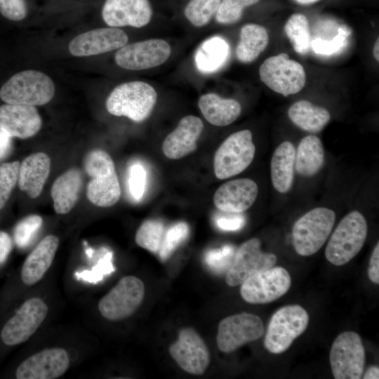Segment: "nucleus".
Here are the masks:
<instances>
[{
    "instance_id": "obj_41",
    "label": "nucleus",
    "mask_w": 379,
    "mask_h": 379,
    "mask_svg": "<svg viewBox=\"0 0 379 379\" xmlns=\"http://www.w3.org/2000/svg\"><path fill=\"white\" fill-rule=\"evenodd\" d=\"M20 163H4L0 166V209L8 201L12 190L18 180Z\"/></svg>"
},
{
    "instance_id": "obj_13",
    "label": "nucleus",
    "mask_w": 379,
    "mask_h": 379,
    "mask_svg": "<svg viewBox=\"0 0 379 379\" xmlns=\"http://www.w3.org/2000/svg\"><path fill=\"white\" fill-rule=\"evenodd\" d=\"M171 54L169 44L161 39H151L126 44L114 55L118 66L128 70H143L164 63Z\"/></svg>"
},
{
    "instance_id": "obj_52",
    "label": "nucleus",
    "mask_w": 379,
    "mask_h": 379,
    "mask_svg": "<svg viewBox=\"0 0 379 379\" xmlns=\"http://www.w3.org/2000/svg\"><path fill=\"white\" fill-rule=\"evenodd\" d=\"M294 1L301 5H309V4H314L319 1V0H294Z\"/></svg>"
},
{
    "instance_id": "obj_47",
    "label": "nucleus",
    "mask_w": 379,
    "mask_h": 379,
    "mask_svg": "<svg viewBox=\"0 0 379 379\" xmlns=\"http://www.w3.org/2000/svg\"><path fill=\"white\" fill-rule=\"evenodd\" d=\"M11 249L12 240L10 236L4 232H0V265L6 261Z\"/></svg>"
},
{
    "instance_id": "obj_42",
    "label": "nucleus",
    "mask_w": 379,
    "mask_h": 379,
    "mask_svg": "<svg viewBox=\"0 0 379 379\" xmlns=\"http://www.w3.org/2000/svg\"><path fill=\"white\" fill-rule=\"evenodd\" d=\"M147 173L140 164H134L129 168L128 189L131 196L136 200H140L145 190Z\"/></svg>"
},
{
    "instance_id": "obj_51",
    "label": "nucleus",
    "mask_w": 379,
    "mask_h": 379,
    "mask_svg": "<svg viewBox=\"0 0 379 379\" xmlns=\"http://www.w3.org/2000/svg\"><path fill=\"white\" fill-rule=\"evenodd\" d=\"M85 244V252L88 258H91L94 254V251L91 247L88 246L86 242Z\"/></svg>"
},
{
    "instance_id": "obj_8",
    "label": "nucleus",
    "mask_w": 379,
    "mask_h": 379,
    "mask_svg": "<svg viewBox=\"0 0 379 379\" xmlns=\"http://www.w3.org/2000/svg\"><path fill=\"white\" fill-rule=\"evenodd\" d=\"M365 359L364 346L360 335L354 331L341 333L333 341L329 354L334 378H361Z\"/></svg>"
},
{
    "instance_id": "obj_46",
    "label": "nucleus",
    "mask_w": 379,
    "mask_h": 379,
    "mask_svg": "<svg viewBox=\"0 0 379 379\" xmlns=\"http://www.w3.org/2000/svg\"><path fill=\"white\" fill-rule=\"evenodd\" d=\"M368 277L374 284H379V243L375 246L370 258Z\"/></svg>"
},
{
    "instance_id": "obj_31",
    "label": "nucleus",
    "mask_w": 379,
    "mask_h": 379,
    "mask_svg": "<svg viewBox=\"0 0 379 379\" xmlns=\"http://www.w3.org/2000/svg\"><path fill=\"white\" fill-rule=\"evenodd\" d=\"M86 195L95 206L109 207L114 205L121 197L116 171L107 175L93 178L88 185Z\"/></svg>"
},
{
    "instance_id": "obj_6",
    "label": "nucleus",
    "mask_w": 379,
    "mask_h": 379,
    "mask_svg": "<svg viewBox=\"0 0 379 379\" xmlns=\"http://www.w3.org/2000/svg\"><path fill=\"white\" fill-rule=\"evenodd\" d=\"M255 147L250 130L231 134L216 150L213 168L217 178L224 180L243 172L253 160Z\"/></svg>"
},
{
    "instance_id": "obj_50",
    "label": "nucleus",
    "mask_w": 379,
    "mask_h": 379,
    "mask_svg": "<svg viewBox=\"0 0 379 379\" xmlns=\"http://www.w3.org/2000/svg\"><path fill=\"white\" fill-rule=\"evenodd\" d=\"M373 55L375 60L379 61V39L378 38L374 44L373 48Z\"/></svg>"
},
{
    "instance_id": "obj_19",
    "label": "nucleus",
    "mask_w": 379,
    "mask_h": 379,
    "mask_svg": "<svg viewBox=\"0 0 379 379\" xmlns=\"http://www.w3.org/2000/svg\"><path fill=\"white\" fill-rule=\"evenodd\" d=\"M258 194V187L249 178L230 180L220 185L213 196V203L220 211L240 213L248 209Z\"/></svg>"
},
{
    "instance_id": "obj_43",
    "label": "nucleus",
    "mask_w": 379,
    "mask_h": 379,
    "mask_svg": "<svg viewBox=\"0 0 379 379\" xmlns=\"http://www.w3.org/2000/svg\"><path fill=\"white\" fill-rule=\"evenodd\" d=\"M346 34L344 29H339L338 35L332 41H324L321 39L312 40L311 48L317 54L331 55L340 50L345 43Z\"/></svg>"
},
{
    "instance_id": "obj_11",
    "label": "nucleus",
    "mask_w": 379,
    "mask_h": 379,
    "mask_svg": "<svg viewBox=\"0 0 379 379\" xmlns=\"http://www.w3.org/2000/svg\"><path fill=\"white\" fill-rule=\"evenodd\" d=\"M263 333V323L258 316L248 312L233 314L219 323L217 345L223 352H232L248 343L259 339Z\"/></svg>"
},
{
    "instance_id": "obj_48",
    "label": "nucleus",
    "mask_w": 379,
    "mask_h": 379,
    "mask_svg": "<svg viewBox=\"0 0 379 379\" xmlns=\"http://www.w3.org/2000/svg\"><path fill=\"white\" fill-rule=\"evenodd\" d=\"M11 136L0 129V160L5 158L11 149Z\"/></svg>"
},
{
    "instance_id": "obj_24",
    "label": "nucleus",
    "mask_w": 379,
    "mask_h": 379,
    "mask_svg": "<svg viewBox=\"0 0 379 379\" xmlns=\"http://www.w3.org/2000/svg\"><path fill=\"white\" fill-rule=\"evenodd\" d=\"M295 149L289 141H284L273 152L270 162L271 180L274 188L286 193L292 187L294 178Z\"/></svg>"
},
{
    "instance_id": "obj_25",
    "label": "nucleus",
    "mask_w": 379,
    "mask_h": 379,
    "mask_svg": "<svg viewBox=\"0 0 379 379\" xmlns=\"http://www.w3.org/2000/svg\"><path fill=\"white\" fill-rule=\"evenodd\" d=\"M198 105L206 121L216 126L231 124L241 113V106L237 100L222 98L213 93L202 95Z\"/></svg>"
},
{
    "instance_id": "obj_28",
    "label": "nucleus",
    "mask_w": 379,
    "mask_h": 379,
    "mask_svg": "<svg viewBox=\"0 0 379 379\" xmlns=\"http://www.w3.org/2000/svg\"><path fill=\"white\" fill-rule=\"evenodd\" d=\"M288 116L297 127L312 133L322 131L331 119V114L326 108L306 100L292 104L288 108Z\"/></svg>"
},
{
    "instance_id": "obj_33",
    "label": "nucleus",
    "mask_w": 379,
    "mask_h": 379,
    "mask_svg": "<svg viewBox=\"0 0 379 379\" xmlns=\"http://www.w3.org/2000/svg\"><path fill=\"white\" fill-rule=\"evenodd\" d=\"M166 232L164 223L157 220H147L135 234L136 244L154 253H158Z\"/></svg>"
},
{
    "instance_id": "obj_39",
    "label": "nucleus",
    "mask_w": 379,
    "mask_h": 379,
    "mask_svg": "<svg viewBox=\"0 0 379 379\" xmlns=\"http://www.w3.org/2000/svg\"><path fill=\"white\" fill-rule=\"evenodd\" d=\"M43 223L42 218L38 215H30L21 220L15 227L14 241L18 247L27 246L33 239Z\"/></svg>"
},
{
    "instance_id": "obj_32",
    "label": "nucleus",
    "mask_w": 379,
    "mask_h": 379,
    "mask_svg": "<svg viewBox=\"0 0 379 379\" xmlns=\"http://www.w3.org/2000/svg\"><path fill=\"white\" fill-rule=\"evenodd\" d=\"M284 32L297 53L305 55L310 51L312 39L305 15L301 13L291 15L284 25Z\"/></svg>"
},
{
    "instance_id": "obj_17",
    "label": "nucleus",
    "mask_w": 379,
    "mask_h": 379,
    "mask_svg": "<svg viewBox=\"0 0 379 379\" xmlns=\"http://www.w3.org/2000/svg\"><path fill=\"white\" fill-rule=\"evenodd\" d=\"M128 41L127 34L119 28H98L74 38L69 44V51L77 57L95 55L120 48Z\"/></svg>"
},
{
    "instance_id": "obj_27",
    "label": "nucleus",
    "mask_w": 379,
    "mask_h": 379,
    "mask_svg": "<svg viewBox=\"0 0 379 379\" xmlns=\"http://www.w3.org/2000/svg\"><path fill=\"white\" fill-rule=\"evenodd\" d=\"M230 53V46L222 37H210L205 40L195 52L196 67L203 74L214 73L226 63Z\"/></svg>"
},
{
    "instance_id": "obj_29",
    "label": "nucleus",
    "mask_w": 379,
    "mask_h": 379,
    "mask_svg": "<svg viewBox=\"0 0 379 379\" xmlns=\"http://www.w3.org/2000/svg\"><path fill=\"white\" fill-rule=\"evenodd\" d=\"M324 161L325 152L320 138L314 135L304 137L295 150L296 172L304 177H312L320 171Z\"/></svg>"
},
{
    "instance_id": "obj_5",
    "label": "nucleus",
    "mask_w": 379,
    "mask_h": 379,
    "mask_svg": "<svg viewBox=\"0 0 379 379\" xmlns=\"http://www.w3.org/2000/svg\"><path fill=\"white\" fill-rule=\"evenodd\" d=\"M308 324L309 314L302 306L288 305L279 308L270 320L265 347L273 354L284 352L305 332Z\"/></svg>"
},
{
    "instance_id": "obj_35",
    "label": "nucleus",
    "mask_w": 379,
    "mask_h": 379,
    "mask_svg": "<svg viewBox=\"0 0 379 379\" xmlns=\"http://www.w3.org/2000/svg\"><path fill=\"white\" fill-rule=\"evenodd\" d=\"M189 233V225L185 222H178L166 230L158 252L160 259L162 261L168 259L178 246L187 238Z\"/></svg>"
},
{
    "instance_id": "obj_37",
    "label": "nucleus",
    "mask_w": 379,
    "mask_h": 379,
    "mask_svg": "<svg viewBox=\"0 0 379 379\" xmlns=\"http://www.w3.org/2000/svg\"><path fill=\"white\" fill-rule=\"evenodd\" d=\"M260 0H221L215 13V20L220 24L230 25L238 22L245 8L254 5Z\"/></svg>"
},
{
    "instance_id": "obj_2",
    "label": "nucleus",
    "mask_w": 379,
    "mask_h": 379,
    "mask_svg": "<svg viewBox=\"0 0 379 379\" xmlns=\"http://www.w3.org/2000/svg\"><path fill=\"white\" fill-rule=\"evenodd\" d=\"M157 98L155 89L148 83L126 82L116 86L110 93L106 100V108L113 115L141 122L152 113Z\"/></svg>"
},
{
    "instance_id": "obj_34",
    "label": "nucleus",
    "mask_w": 379,
    "mask_h": 379,
    "mask_svg": "<svg viewBox=\"0 0 379 379\" xmlns=\"http://www.w3.org/2000/svg\"><path fill=\"white\" fill-rule=\"evenodd\" d=\"M221 0H190L184 13L188 21L194 27L206 25L215 15Z\"/></svg>"
},
{
    "instance_id": "obj_22",
    "label": "nucleus",
    "mask_w": 379,
    "mask_h": 379,
    "mask_svg": "<svg viewBox=\"0 0 379 379\" xmlns=\"http://www.w3.org/2000/svg\"><path fill=\"white\" fill-rule=\"evenodd\" d=\"M59 244L54 235L45 237L29 253L21 270V279L27 286L40 281L51 265Z\"/></svg>"
},
{
    "instance_id": "obj_10",
    "label": "nucleus",
    "mask_w": 379,
    "mask_h": 379,
    "mask_svg": "<svg viewBox=\"0 0 379 379\" xmlns=\"http://www.w3.org/2000/svg\"><path fill=\"white\" fill-rule=\"evenodd\" d=\"M291 278L282 267H272L249 278L241 285L242 298L251 304L273 302L289 290Z\"/></svg>"
},
{
    "instance_id": "obj_26",
    "label": "nucleus",
    "mask_w": 379,
    "mask_h": 379,
    "mask_svg": "<svg viewBox=\"0 0 379 379\" xmlns=\"http://www.w3.org/2000/svg\"><path fill=\"white\" fill-rule=\"evenodd\" d=\"M82 187V175L77 168H71L59 176L51 187L53 206L58 214H66L74 206Z\"/></svg>"
},
{
    "instance_id": "obj_38",
    "label": "nucleus",
    "mask_w": 379,
    "mask_h": 379,
    "mask_svg": "<svg viewBox=\"0 0 379 379\" xmlns=\"http://www.w3.org/2000/svg\"><path fill=\"white\" fill-rule=\"evenodd\" d=\"M235 252V248L232 245H225L219 248L210 249L205 253L204 261L213 272L222 274L228 271Z\"/></svg>"
},
{
    "instance_id": "obj_12",
    "label": "nucleus",
    "mask_w": 379,
    "mask_h": 379,
    "mask_svg": "<svg viewBox=\"0 0 379 379\" xmlns=\"http://www.w3.org/2000/svg\"><path fill=\"white\" fill-rule=\"evenodd\" d=\"M261 242L253 238L243 243L235 252L232 263L227 272L226 283L230 286L241 285L258 272L272 267L277 256L261 251Z\"/></svg>"
},
{
    "instance_id": "obj_4",
    "label": "nucleus",
    "mask_w": 379,
    "mask_h": 379,
    "mask_svg": "<svg viewBox=\"0 0 379 379\" xmlns=\"http://www.w3.org/2000/svg\"><path fill=\"white\" fill-rule=\"evenodd\" d=\"M335 221V212L326 207H317L305 213L293 226V244L302 256L316 253L325 244Z\"/></svg>"
},
{
    "instance_id": "obj_30",
    "label": "nucleus",
    "mask_w": 379,
    "mask_h": 379,
    "mask_svg": "<svg viewBox=\"0 0 379 379\" xmlns=\"http://www.w3.org/2000/svg\"><path fill=\"white\" fill-rule=\"evenodd\" d=\"M269 43L267 29L255 23L244 25L240 31L239 41L236 48V56L243 63L255 60Z\"/></svg>"
},
{
    "instance_id": "obj_15",
    "label": "nucleus",
    "mask_w": 379,
    "mask_h": 379,
    "mask_svg": "<svg viewBox=\"0 0 379 379\" xmlns=\"http://www.w3.org/2000/svg\"><path fill=\"white\" fill-rule=\"evenodd\" d=\"M169 352L182 370L194 375L203 374L210 362L204 341L190 328L179 332L178 340L169 347Z\"/></svg>"
},
{
    "instance_id": "obj_1",
    "label": "nucleus",
    "mask_w": 379,
    "mask_h": 379,
    "mask_svg": "<svg viewBox=\"0 0 379 379\" xmlns=\"http://www.w3.org/2000/svg\"><path fill=\"white\" fill-rule=\"evenodd\" d=\"M368 232L367 222L358 211L347 214L332 233L325 249L326 258L341 266L349 262L362 248Z\"/></svg>"
},
{
    "instance_id": "obj_21",
    "label": "nucleus",
    "mask_w": 379,
    "mask_h": 379,
    "mask_svg": "<svg viewBox=\"0 0 379 379\" xmlns=\"http://www.w3.org/2000/svg\"><path fill=\"white\" fill-rule=\"evenodd\" d=\"M41 127V119L34 106L6 104L0 106V129L11 137L30 138Z\"/></svg>"
},
{
    "instance_id": "obj_49",
    "label": "nucleus",
    "mask_w": 379,
    "mask_h": 379,
    "mask_svg": "<svg viewBox=\"0 0 379 379\" xmlns=\"http://www.w3.org/2000/svg\"><path fill=\"white\" fill-rule=\"evenodd\" d=\"M364 379H378L379 378V368L378 366H373L369 367L365 372Z\"/></svg>"
},
{
    "instance_id": "obj_3",
    "label": "nucleus",
    "mask_w": 379,
    "mask_h": 379,
    "mask_svg": "<svg viewBox=\"0 0 379 379\" xmlns=\"http://www.w3.org/2000/svg\"><path fill=\"white\" fill-rule=\"evenodd\" d=\"M55 85L39 71L29 69L13 75L1 88L0 98L7 104L43 105L53 98Z\"/></svg>"
},
{
    "instance_id": "obj_23",
    "label": "nucleus",
    "mask_w": 379,
    "mask_h": 379,
    "mask_svg": "<svg viewBox=\"0 0 379 379\" xmlns=\"http://www.w3.org/2000/svg\"><path fill=\"white\" fill-rule=\"evenodd\" d=\"M51 159L44 152L32 154L20 164L18 185L22 191L31 198H36L41 194L48 177Z\"/></svg>"
},
{
    "instance_id": "obj_45",
    "label": "nucleus",
    "mask_w": 379,
    "mask_h": 379,
    "mask_svg": "<svg viewBox=\"0 0 379 379\" xmlns=\"http://www.w3.org/2000/svg\"><path fill=\"white\" fill-rule=\"evenodd\" d=\"M246 223L244 215L235 213V215H220L215 218L217 227L225 231H237L241 229Z\"/></svg>"
},
{
    "instance_id": "obj_18",
    "label": "nucleus",
    "mask_w": 379,
    "mask_h": 379,
    "mask_svg": "<svg viewBox=\"0 0 379 379\" xmlns=\"http://www.w3.org/2000/svg\"><path fill=\"white\" fill-rule=\"evenodd\" d=\"M102 16L112 27L140 28L150 22L152 8L149 0H105Z\"/></svg>"
},
{
    "instance_id": "obj_7",
    "label": "nucleus",
    "mask_w": 379,
    "mask_h": 379,
    "mask_svg": "<svg viewBox=\"0 0 379 379\" xmlns=\"http://www.w3.org/2000/svg\"><path fill=\"white\" fill-rule=\"evenodd\" d=\"M259 76L268 88L284 97L300 92L306 83L304 67L286 53L267 58L259 68Z\"/></svg>"
},
{
    "instance_id": "obj_36",
    "label": "nucleus",
    "mask_w": 379,
    "mask_h": 379,
    "mask_svg": "<svg viewBox=\"0 0 379 379\" xmlns=\"http://www.w3.org/2000/svg\"><path fill=\"white\" fill-rule=\"evenodd\" d=\"M84 169L92 178L115 172L114 164L111 157L101 149L91 151L86 155L84 159Z\"/></svg>"
},
{
    "instance_id": "obj_9",
    "label": "nucleus",
    "mask_w": 379,
    "mask_h": 379,
    "mask_svg": "<svg viewBox=\"0 0 379 379\" xmlns=\"http://www.w3.org/2000/svg\"><path fill=\"white\" fill-rule=\"evenodd\" d=\"M144 295L142 281L134 276H126L102 298L98 303V310L108 320H121L137 310Z\"/></svg>"
},
{
    "instance_id": "obj_44",
    "label": "nucleus",
    "mask_w": 379,
    "mask_h": 379,
    "mask_svg": "<svg viewBox=\"0 0 379 379\" xmlns=\"http://www.w3.org/2000/svg\"><path fill=\"white\" fill-rule=\"evenodd\" d=\"M0 13L10 20H22L27 14L26 1L0 0Z\"/></svg>"
},
{
    "instance_id": "obj_40",
    "label": "nucleus",
    "mask_w": 379,
    "mask_h": 379,
    "mask_svg": "<svg viewBox=\"0 0 379 379\" xmlns=\"http://www.w3.org/2000/svg\"><path fill=\"white\" fill-rule=\"evenodd\" d=\"M112 252L105 249V253L98 260L97 264L90 270L77 272L74 275L77 280H83L91 284H97L102 281L105 276L114 272L112 263Z\"/></svg>"
},
{
    "instance_id": "obj_16",
    "label": "nucleus",
    "mask_w": 379,
    "mask_h": 379,
    "mask_svg": "<svg viewBox=\"0 0 379 379\" xmlns=\"http://www.w3.org/2000/svg\"><path fill=\"white\" fill-rule=\"evenodd\" d=\"M69 366L67 351L60 347L45 349L25 360L18 367V379H55L62 375Z\"/></svg>"
},
{
    "instance_id": "obj_14",
    "label": "nucleus",
    "mask_w": 379,
    "mask_h": 379,
    "mask_svg": "<svg viewBox=\"0 0 379 379\" xmlns=\"http://www.w3.org/2000/svg\"><path fill=\"white\" fill-rule=\"evenodd\" d=\"M48 310L46 304L39 298L26 300L3 327V343L13 346L27 341L42 324Z\"/></svg>"
},
{
    "instance_id": "obj_20",
    "label": "nucleus",
    "mask_w": 379,
    "mask_h": 379,
    "mask_svg": "<svg viewBox=\"0 0 379 379\" xmlns=\"http://www.w3.org/2000/svg\"><path fill=\"white\" fill-rule=\"evenodd\" d=\"M203 130L204 124L201 119L193 115L184 117L164 139L163 153L168 159H179L193 152Z\"/></svg>"
}]
</instances>
